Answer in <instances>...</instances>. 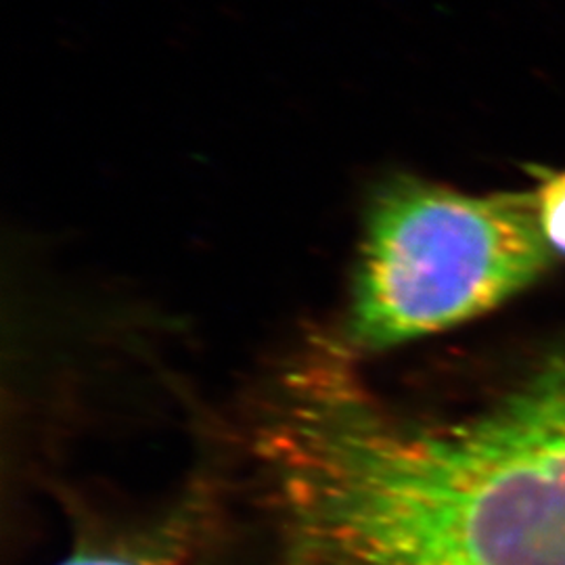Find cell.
<instances>
[{
	"label": "cell",
	"mask_w": 565,
	"mask_h": 565,
	"mask_svg": "<svg viewBox=\"0 0 565 565\" xmlns=\"http://www.w3.org/2000/svg\"><path fill=\"white\" fill-rule=\"evenodd\" d=\"M282 503L340 565H565V354L484 413L408 425L338 377L264 431Z\"/></svg>",
	"instance_id": "6da1fadb"
},
{
	"label": "cell",
	"mask_w": 565,
	"mask_h": 565,
	"mask_svg": "<svg viewBox=\"0 0 565 565\" xmlns=\"http://www.w3.org/2000/svg\"><path fill=\"white\" fill-rule=\"evenodd\" d=\"M555 258L532 193L390 179L364 214L345 335L377 352L443 333L515 298Z\"/></svg>",
	"instance_id": "7a4b0ae2"
},
{
	"label": "cell",
	"mask_w": 565,
	"mask_h": 565,
	"mask_svg": "<svg viewBox=\"0 0 565 565\" xmlns=\"http://www.w3.org/2000/svg\"><path fill=\"white\" fill-rule=\"evenodd\" d=\"M536 184L532 198L536 216L548 247L559 258L565 256V170L534 168Z\"/></svg>",
	"instance_id": "3957f363"
},
{
	"label": "cell",
	"mask_w": 565,
	"mask_h": 565,
	"mask_svg": "<svg viewBox=\"0 0 565 565\" xmlns=\"http://www.w3.org/2000/svg\"><path fill=\"white\" fill-rule=\"evenodd\" d=\"M60 565H156L151 559L124 551H88L70 557Z\"/></svg>",
	"instance_id": "277c9868"
},
{
	"label": "cell",
	"mask_w": 565,
	"mask_h": 565,
	"mask_svg": "<svg viewBox=\"0 0 565 565\" xmlns=\"http://www.w3.org/2000/svg\"><path fill=\"white\" fill-rule=\"evenodd\" d=\"M315 565H340V564H333V562H327V559H321V557H317V562H315Z\"/></svg>",
	"instance_id": "5b68a950"
}]
</instances>
